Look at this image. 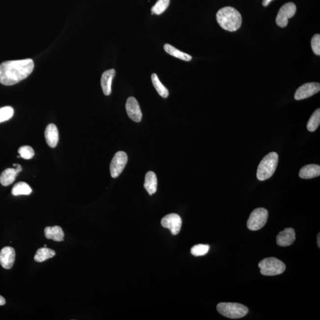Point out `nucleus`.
Wrapping results in <instances>:
<instances>
[{
  "mask_svg": "<svg viewBox=\"0 0 320 320\" xmlns=\"http://www.w3.org/2000/svg\"><path fill=\"white\" fill-rule=\"evenodd\" d=\"M16 259L15 250L11 247H5L0 252V264L5 269L13 267Z\"/></svg>",
  "mask_w": 320,
  "mask_h": 320,
  "instance_id": "f8f14e48",
  "label": "nucleus"
},
{
  "mask_svg": "<svg viewBox=\"0 0 320 320\" xmlns=\"http://www.w3.org/2000/svg\"><path fill=\"white\" fill-rule=\"evenodd\" d=\"M261 273L264 276H276L283 273L286 266L281 261L275 258L263 259L259 262Z\"/></svg>",
  "mask_w": 320,
  "mask_h": 320,
  "instance_id": "39448f33",
  "label": "nucleus"
},
{
  "mask_svg": "<svg viewBox=\"0 0 320 320\" xmlns=\"http://www.w3.org/2000/svg\"><path fill=\"white\" fill-rule=\"evenodd\" d=\"M267 210L263 207L256 209L251 213L249 220L247 221V226L248 229L252 231L261 230L266 225L267 221Z\"/></svg>",
  "mask_w": 320,
  "mask_h": 320,
  "instance_id": "423d86ee",
  "label": "nucleus"
},
{
  "mask_svg": "<svg viewBox=\"0 0 320 320\" xmlns=\"http://www.w3.org/2000/svg\"><path fill=\"white\" fill-rule=\"evenodd\" d=\"M33 69L34 62L31 59L2 62L0 64V83L7 86L16 85L29 76Z\"/></svg>",
  "mask_w": 320,
  "mask_h": 320,
  "instance_id": "f257e3e1",
  "label": "nucleus"
},
{
  "mask_svg": "<svg viewBox=\"0 0 320 320\" xmlns=\"http://www.w3.org/2000/svg\"><path fill=\"white\" fill-rule=\"evenodd\" d=\"M144 187L149 195H152L157 192V178L154 172H149L146 174Z\"/></svg>",
  "mask_w": 320,
  "mask_h": 320,
  "instance_id": "a211bd4d",
  "label": "nucleus"
},
{
  "mask_svg": "<svg viewBox=\"0 0 320 320\" xmlns=\"http://www.w3.org/2000/svg\"><path fill=\"white\" fill-rule=\"evenodd\" d=\"M13 166L16 167L15 169L18 174L22 171V167L20 164H13Z\"/></svg>",
  "mask_w": 320,
  "mask_h": 320,
  "instance_id": "c756f323",
  "label": "nucleus"
},
{
  "mask_svg": "<svg viewBox=\"0 0 320 320\" xmlns=\"http://www.w3.org/2000/svg\"><path fill=\"white\" fill-rule=\"evenodd\" d=\"M46 142L49 146L55 148L59 141V133L57 127L53 123L48 125L45 131Z\"/></svg>",
  "mask_w": 320,
  "mask_h": 320,
  "instance_id": "4468645a",
  "label": "nucleus"
},
{
  "mask_svg": "<svg viewBox=\"0 0 320 320\" xmlns=\"http://www.w3.org/2000/svg\"><path fill=\"white\" fill-rule=\"evenodd\" d=\"M311 48H312L314 53L319 56L320 55V35L319 34H316L312 37Z\"/></svg>",
  "mask_w": 320,
  "mask_h": 320,
  "instance_id": "c85d7f7f",
  "label": "nucleus"
},
{
  "mask_svg": "<svg viewBox=\"0 0 320 320\" xmlns=\"http://www.w3.org/2000/svg\"><path fill=\"white\" fill-rule=\"evenodd\" d=\"M116 74L114 69L104 72L101 78V86H102L103 93L106 96H109L112 93V80Z\"/></svg>",
  "mask_w": 320,
  "mask_h": 320,
  "instance_id": "2eb2a0df",
  "label": "nucleus"
},
{
  "mask_svg": "<svg viewBox=\"0 0 320 320\" xmlns=\"http://www.w3.org/2000/svg\"><path fill=\"white\" fill-rule=\"evenodd\" d=\"M20 157L25 160H30L34 157V151L31 146L25 145L20 147L18 150Z\"/></svg>",
  "mask_w": 320,
  "mask_h": 320,
  "instance_id": "cd10ccee",
  "label": "nucleus"
},
{
  "mask_svg": "<svg viewBox=\"0 0 320 320\" xmlns=\"http://www.w3.org/2000/svg\"><path fill=\"white\" fill-rule=\"evenodd\" d=\"M14 109L11 106H5L0 108V123L8 120L13 117Z\"/></svg>",
  "mask_w": 320,
  "mask_h": 320,
  "instance_id": "a878e982",
  "label": "nucleus"
},
{
  "mask_svg": "<svg viewBox=\"0 0 320 320\" xmlns=\"http://www.w3.org/2000/svg\"><path fill=\"white\" fill-rule=\"evenodd\" d=\"M164 49L166 53L171 55L172 56L177 58L185 60V61H190L192 59V57L190 55L183 53V52L177 50L171 45H164Z\"/></svg>",
  "mask_w": 320,
  "mask_h": 320,
  "instance_id": "412c9836",
  "label": "nucleus"
},
{
  "mask_svg": "<svg viewBox=\"0 0 320 320\" xmlns=\"http://www.w3.org/2000/svg\"><path fill=\"white\" fill-rule=\"evenodd\" d=\"M56 255V253L54 250L44 247L40 248L39 249L37 250L34 259L36 262L41 263V262H44L49 259L53 258Z\"/></svg>",
  "mask_w": 320,
  "mask_h": 320,
  "instance_id": "aec40b11",
  "label": "nucleus"
},
{
  "mask_svg": "<svg viewBox=\"0 0 320 320\" xmlns=\"http://www.w3.org/2000/svg\"><path fill=\"white\" fill-rule=\"evenodd\" d=\"M127 162H128V156L126 152L123 151L116 152L111 163V176L113 178L119 176L125 169Z\"/></svg>",
  "mask_w": 320,
  "mask_h": 320,
  "instance_id": "6e6552de",
  "label": "nucleus"
},
{
  "mask_svg": "<svg viewBox=\"0 0 320 320\" xmlns=\"http://www.w3.org/2000/svg\"><path fill=\"white\" fill-rule=\"evenodd\" d=\"M218 24L224 30L235 31L240 29L242 24V16L240 12L232 7L221 8L217 13Z\"/></svg>",
  "mask_w": 320,
  "mask_h": 320,
  "instance_id": "f03ea898",
  "label": "nucleus"
},
{
  "mask_svg": "<svg viewBox=\"0 0 320 320\" xmlns=\"http://www.w3.org/2000/svg\"><path fill=\"white\" fill-rule=\"evenodd\" d=\"M5 302H6V301H5V299H4V297L0 295V306L4 305L5 304Z\"/></svg>",
  "mask_w": 320,
  "mask_h": 320,
  "instance_id": "2f4dec72",
  "label": "nucleus"
},
{
  "mask_svg": "<svg viewBox=\"0 0 320 320\" xmlns=\"http://www.w3.org/2000/svg\"><path fill=\"white\" fill-rule=\"evenodd\" d=\"M217 309L222 316L232 319L243 318L249 313V308L245 305L233 302H221Z\"/></svg>",
  "mask_w": 320,
  "mask_h": 320,
  "instance_id": "20e7f679",
  "label": "nucleus"
},
{
  "mask_svg": "<svg viewBox=\"0 0 320 320\" xmlns=\"http://www.w3.org/2000/svg\"><path fill=\"white\" fill-rule=\"evenodd\" d=\"M320 233H319L318 236H317V244H318V246H319V248L320 247Z\"/></svg>",
  "mask_w": 320,
  "mask_h": 320,
  "instance_id": "473e14b6",
  "label": "nucleus"
},
{
  "mask_svg": "<svg viewBox=\"0 0 320 320\" xmlns=\"http://www.w3.org/2000/svg\"><path fill=\"white\" fill-rule=\"evenodd\" d=\"M152 82L153 84L154 87L158 92V93L163 98H167L169 96V91L165 86L162 85L158 79L156 74H152L151 76Z\"/></svg>",
  "mask_w": 320,
  "mask_h": 320,
  "instance_id": "5701e85b",
  "label": "nucleus"
},
{
  "mask_svg": "<svg viewBox=\"0 0 320 320\" xmlns=\"http://www.w3.org/2000/svg\"><path fill=\"white\" fill-rule=\"evenodd\" d=\"M47 244H45V245H44V247H47Z\"/></svg>",
  "mask_w": 320,
  "mask_h": 320,
  "instance_id": "72a5a7b5",
  "label": "nucleus"
},
{
  "mask_svg": "<svg viewBox=\"0 0 320 320\" xmlns=\"http://www.w3.org/2000/svg\"><path fill=\"white\" fill-rule=\"evenodd\" d=\"M209 250V246L206 244H198L195 245L191 249V253L192 255L198 257V256H203L206 255Z\"/></svg>",
  "mask_w": 320,
  "mask_h": 320,
  "instance_id": "bb28decb",
  "label": "nucleus"
},
{
  "mask_svg": "<svg viewBox=\"0 0 320 320\" xmlns=\"http://www.w3.org/2000/svg\"><path fill=\"white\" fill-rule=\"evenodd\" d=\"M320 90V85L318 83H308L297 89L295 96V99L296 100H301L311 96L318 93Z\"/></svg>",
  "mask_w": 320,
  "mask_h": 320,
  "instance_id": "9d476101",
  "label": "nucleus"
},
{
  "mask_svg": "<svg viewBox=\"0 0 320 320\" xmlns=\"http://www.w3.org/2000/svg\"><path fill=\"white\" fill-rule=\"evenodd\" d=\"M295 241V232L292 228H287L279 233L276 237L277 244L281 247H288Z\"/></svg>",
  "mask_w": 320,
  "mask_h": 320,
  "instance_id": "ddd939ff",
  "label": "nucleus"
},
{
  "mask_svg": "<svg viewBox=\"0 0 320 320\" xmlns=\"http://www.w3.org/2000/svg\"><path fill=\"white\" fill-rule=\"evenodd\" d=\"M31 192H32V189L30 186L24 181H20V182L14 184L12 190H11V194L13 196L29 195Z\"/></svg>",
  "mask_w": 320,
  "mask_h": 320,
  "instance_id": "4be33fe9",
  "label": "nucleus"
},
{
  "mask_svg": "<svg viewBox=\"0 0 320 320\" xmlns=\"http://www.w3.org/2000/svg\"><path fill=\"white\" fill-rule=\"evenodd\" d=\"M45 237L49 240L60 242L64 240V233L62 228L59 226L47 227L44 230Z\"/></svg>",
  "mask_w": 320,
  "mask_h": 320,
  "instance_id": "dca6fc26",
  "label": "nucleus"
},
{
  "mask_svg": "<svg viewBox=\"0 0 320 320\" xmlns=\"http://www.w3.org/2000/svg\"><path fill=\"white\" fill-rule=\"evenodd\" d=\"M273 0H263V2H262V4H263L264 7H266Z\"/></svg>",
  "mask_w": 320,
  "mask_h": 320,
  "instance_id": "7c9ffc66",
  "label": "nucleus"
},
{
  "mask_svg": "<svg viewBox=\"0 0 320 320\" xmlns=\"http://www.w3.org/2000/svg\"><path fill=\"white\" fill-rule=\"evenodd\" d=\"M320 123V109H318L314 112L307 123V128L308 131L314 132L316 130Z\"/></svg>",
  "mask_w": 320,
  "mask_h": 320,
  "instance_id": "b1692460",
  "label": "nucleus"
},
{
  "mask_svg": "<svg viewBox=\"0 0 320 320\" xmlns=\"http://www.w3.org/2000/svg\"><path fill=\"white\" fill-rule=\"evenodd\" d=\"M320 166L317 164H308L302 167L299 173V177L304 179H310L320 176Z\"/></svg>",
  "mask_w": 320,
  "mask_h": 320,
  "instance_id": "f3484780",
  "label": "nucleus"
},
{
  "mask_svg": "<svg viewBox=\"0 0 320 320\" xmlns=\"http://www.w3.org/2000/svg\"><path fill=\"white\" fill-rule=\"evenodd\" d=\"M126 110L129 117L134 122H140L142 120V112L139 103L135 98H128L126 103Z\"/></svg>",
  "mask_w": 320,
  "mask_h": 320,
  "instance_id": "9b49d317",
  "label": "nucleus"
},
{
  "mask_svg": "<svg viewBox=\"0 0 320 320\" xmlns=\"http://www.w3.org/2000/svg\"><path fill=\"white\" fill-rule=\"evenodd\" d=\"M296 7L293 2H288L279 10L276 19L277 25L281 28H285L288 24V20L295 15Z\"/></svg>",
  "mask_w": 320,
  "mask_h": 320,
  "instance_id": "0eeeda50",
  "label": "nucleus"
},
{
  "mask_svg": "<svg viewBox=\"0 0 320 320\" xmlns=\"http://www.w3.org/2000/svg\"><path fill=\"white\" fill-rule=\"evenodd\" d=\"M279 160L278 154L272 152L265 156L258 166L257 177L259 180L269 179L275 172Z\"/></svg>",
  "mask_w": 320,
  "mask_h": 320,
  "instance_id": "7ed1b4c3",
  "label": "nucleus"
},
{
  "mask_svg": "<svg viewBox=\"0 0 320 320\" xmlns=\"http://www.w3.org/2000/svg\"><path fill=\"white\" fill-rule=\"evenodd\" d=\"M161 225L165 229H169L173 235H177L180 232L182 220L176 213H170L162 219Z\"/></svg>",
  "mask_w": 320,
  "mask_h": 320,
  "instance_id": "1a4fd4ad",
  "label": "nucleus"
},
{
  "mask_svg": "<svg viewBox=\"0 0 320 320\" xmlns=\"http://www.w3.org/2000/svg\"><path fill=\"white\" fill-rule=\"evenodd\" d=\"M18 174L15 169H5L0 175V183L4 186H9L14 182Z\"/></svg>",
  "mask_w": 320,
  "mask_h": 320,
  "instance_id": "6ab92c4d",
  "label": "nucleus"
},
{
  "mask_svg": "<svg viewBox=\"0 0 320 320\" xmlns=\"http://www.w3.org/2000/svg\"><path fill=\"white\" fill-rule=\"evenodd\" d=\"M170 0H158L151 8L152 13L160 15L167 10L170 4Z\"/></svg>",
  "mask_w": 320,
  "mask_h": 320,
  "instance_id": "393cba45",
  "label": "nucleus"
}]
</instances>
